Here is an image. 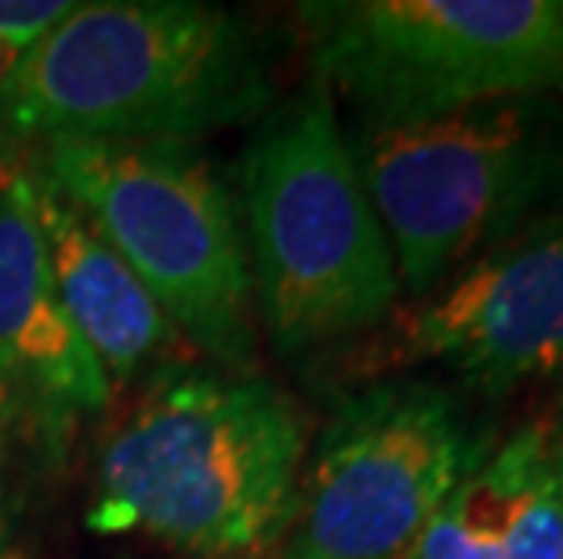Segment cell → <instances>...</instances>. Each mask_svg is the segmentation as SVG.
Returning <instances> with one entry per match:
<instances>
[{
  "label": "cell",
  "instance_id": "6da1fadb",
  "mask_svg": "<svg viewBox=\"0 0 563 559\" xmlns=\"http://www.w3.org/2000/svg\"><path fill=\"white\" fill-rule=\"evenodd\" d=\"M309 422L266 378L167 371L102 447L88 527L197 559H251L291 530Z\"/></svg>",
  "mask_w": 563,
  "mask_h": 559
},
{
  "label": "cell",
  "instance_id": "7a4b0ae2",
  "mask_svg": "<svg viewBox=\"0 0 563 559\" xmlns=\"http://www.w3.org/2000/svg\"><path fill=\"white\" fill-rule=\"evenodd\" d=\"M269 94L266 44L230 8L197 0L77 4L0 85V135L44 142H194Z\"/></svg>",
  "mask_w": 563,
  "mask_h": 559
},
{
  "label": "cell",
  "instance_id": "3957f363",
  "mask_svg": "<svg viewBox=\"0 0 563 559\" xmlns=\"http://www.w3.org/2000/svg\"><path fill=\"white\" fill-rule=\"evenodd\" d=\"M241 233L251 294L280 353L361 335L397 309V261L334 94L317 77L251 138L241 164Z\"/></svg>",
  "mask_w": 563,
  "mask_h": 559
},
{
  "label": "cell",
  "instance_id": "277c9868",
  "mask_svg": "<svg viewBox=\"0 0 563 559\" xmlns=\"http://www.w3.org/2000/svg\"><path fill=\"white\" fill-rule=\"evenodd\" d=\"M356 171L418 299L527 225L563 215V99L465 105L418 124H361Z\"/></svg>",
  "mask_w": 563,
  "mask_h": 559
},
{
  "label": "cell",
  "instance_id": "5b68a950",
  "mask_svg": "<svg viewBox=\"0 0 563 559\" xmlns=\"http://www.w3.org/2000/svg\"><path fill=\"white\" fill-rule=\"evenodd\" d=\"M26 164L128 261L178 335L222 364L255 353L241 219L194 142H44Z\"/></svg>",
  "mask_w": 563,
  "mask_h": 559
},
{
  "label": "cell",
  "instance_id": "8992f818",
  "mask_svg": "<svg viewBox=\"0 0 563 559\" xmlns=\"http://www.w3.org/2000/svg\"><path fill=\"white\" fill-rule=\"evenodd\" d=\"M298 19L317 80L361 124L563 99V0H320Z\"/></svg>",
  "mask_w": 563,
  "mask_h": 559
},
{
  "label": "cell",
  "instance_id": "52a82bcc",
  "mask_svg": "<svg viewBox=\"0 0 563 559\" xmlns=\"http://www.w3.org/2000/svg\"><path fill=\"white\" fill-rule=\"evenodd\" d=\"M487 447L462 400L433 382L350 392L298 487L284 559H404Z\"/></svg>",
  "mask_w": 563,
  "mask_h": 559
},
{
  "label": "cell",
  "instance_id": "ba28073f",
  "mask_svg": "<svg viewBox=\"0 0 563 559\" xmlns=\"http://www.w3.org/2000/svg\"><path fill=\"white\" fill-rule=\"evenodd\" d=\"M364 374L437 364L459 382L509 396L563 374V215L527 225L393 316L356 356Z\"/></svg>",
  "mask_w": 563,
  "mask_h": 559
},
{
  "label": "cell",
  "instance_id": "9c48e42d",
  "mask_svg": "<svg viewBox=\"0 0 563 559\" xmlns=\"http://www.w3.org/2000/svg\"><path fill=\"white\" fill-rule=\"evenodd\" d=\"M0 189L37 230L55 291L110 385L131 382L178 342L175 324L128 261L26 160L0 171Z\"/></svg>",
  "mask_w": 563,
  "mask_h": 559
},
{
  "label": "cell",
  "instance_id": "30bf717a",
  "mask_svg": "<svg viewBox=\"0 0 563 559\" xmlns=\"http://www.w3.org/2000/svg\"><path fill=\"white\" fill-rule=\"evenodd\" d=\"M404 559H563V422L490 444Z\"/></svg>",
  "mask_w": 563,
  "mask_h": 559
},
{
  "label": "cell",
  "instance_id": "8fae6325",
  "mask_svg": "<svg viewBox=\"0 0 563 559\" xmlns=\"http://www.w3.org/2000/svg\"><path fill=\"white\" fill-rule=\"evenodd\" d=\"M0 374L33 422L58 429L102 411L110 378L66 316L30 215L0 189Z\"/></svg>",
  "mask_w": 563,
  "mask_h": 559
},
{
  "label": "cell",
  "instance_id": "7c38bea8",
  "mask_svg": "<svg viewBox=\"0 0 563 559\" xmlns=\"http://www.w3.org/2000/svg\"><path fill=\"white\" fill-rule=\"evenodd\" d=\"M74 8L69 0H0V55L19 63Z\"/></svg>",
  "mask_w": 563,
  "mask_h": 559
},
{
  "label": "cell",
  "instance_id": "4fadbf2b",
  "mask_svg": "<svg viewBox=\"0 0 563 559\" xmlns=\"http://www.w3.org/2000/svg\"><path fill=\"white\" fill-rule=\"evenodd\" d=\"M26 422H33V414L26 411V403L19 400V392L11 389V382L0 374V436L11 429H22Z\"/></svg>",
  "mask_w": 563,
  "mask_h": 559
},
{
  "label": "cell",
  "instance_id": "5bb4252c",
  "mask_svg": "<svg viewBox=\"0 0 563 559\" xmlns=\"http://www.w3.org/2000/svg\"><path fill=\"white\" fill-rule=\"evenodd\" d=\"M0 559H15V549H11V530L4 523V513H0Z\"/></svg>",
  "mask_w": 563,
  "mask_h": 559
}]
</instances>
